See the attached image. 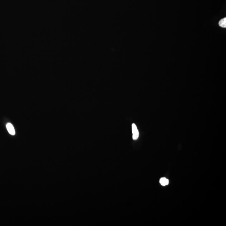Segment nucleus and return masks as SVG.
<instances>
[{
    "mask_svg": "<svg viewBox=\"0 0 226 226\" xmlns=\"http://www.w3.org/2000/svg\"><path fill=\"white\" fill-rule=\"evenodd\" d=\"M132 134H133V136H132L133 139L134 140H137L138 138L139 134V131L138 130H137V126L135 124H133L132 125Z\"/></svg>",
    "mask_w": 226,
    "mask_h": 226,
    "instance_id": "1",
    "label": "nucleus"
},
{
    "mask_svg": "<svg viewBox=\"0 0 226 226\" xmlns=\"http://www.w3.org/2000/svg\"><path fill=\"white\" fill-rule=\"evenodd\" d=\"M7 128L10 134L12 135H15V131L14 127L12 124L10 123L7 124Z\"/></svg>",
    "mask_w": 226,
    "mask_h": 226,
    "instance_id": "2",
    "label": "nucleus"
},
{
    "mask_svg": "<svg viewBox=\"0 0 226 226\" xmlns=\"http://www.w3.org/2000/svg\"><path fill=\"white\" fill-rule=\"evenodd\" d=\"M160 183L163 186H165L169 184V180L165 178H162L160 180Z\"/></svg>",
    "mask_w": 226,
    "mask_h": 226,
    "instance_id": "3",
    "label": "nucleus"
},
{
    "mask_svg": "<svg viewBox=\"0 0 226 226\" xmlns=\"http://www.w3.org/2000/svg\"><path fill=\"white\" fill-rule=\"evenodd\" d=\"M219 25L220 27H222V28L226 27V18H224L223 19H221L219 22Z\"/></svg>",
    "mask_w": 226,
    "mask_h": 226,
    "instance_id": "4",
    "label": "nucleus"
}]
</instances>
